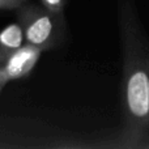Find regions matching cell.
Wrapping results in <instances>:
<instances>
[{
  "label": "cell",
  "mask_w": 149,
  "mask_h": 149,
  "mask_svg": "<svg viewBox=\"0 0 149 149\" xmlns=\"http://www.w3.org/2000/svg\"><path fill=\"white\" fill-rule=\"evenodd\" d=\"M68 0H41V4L52 10H64Z\"/></svg>",
  "instance_id": "5"
},
{
  "label": "cell",
  "mask_w": 149,
  "mask_h": 149,
  "mask_svg": "<svg viewBox=\"0 0 149 149\" xmlns=\"http://www.w3.org/2000/svg\"><path fill=\"white\" fill-rule=\"evenodd\" d=\"M42 51L30 45L25 43L22 47L13 52L0 67V79L5 82L28 76L34 70Z\"/></svg>",
  "instance_id": "3"
},
{
  "label": "cell",
  "mask_w": 149,
  "mask_h": 149,
  "mask_svg": "<svg viewBox=\"0 0 149 149\" xmlns=\"http://www.w3.org/2000/svg\"><path fill=\"white\" fill-rule=\"evenodd\" d=\"M0 9H8L7 0H0Z\"/></svg>",
  "instance_id": "7"
},
{
  "label": "cell",
  "mask_w": 149,
  "mask_h": 149,
  "mask_svg": "<svg viewBox=\"0 0 149 149\" xmlns=\"http://www.w3.org/2000/svg\"><path fill=\"white\" fill-rule=\"evenodd\" d=\"M25 45L22 26L18 21L12 22L0 31V67L4 62Z\"/></svg>",
  "instance_id": "4"
},
{
  "label": "cell",
  "mask_w": 149,
  "mask_h": 149,
  "mask_svg": "<svg viewBox=\"0 0 149 149\" xmlns=\"http://www.w3.org/2000/svg\"><path fill=\"white\" fill-rule=\"evenodd\" d=\"M26 0H7L8 9H17L20 5H22Z\"/></svg>",
  "instance_id": "6"
},
{
  "label": "cell",
  "mask_w": 149,
  "mask_h": 149,
  "mask_svg": "<svg viewBox=\"0 0 149 149\" xmlns=\"http://www.w3.org/2000/svg\"><path fill=\"white\" fill-rule=\"evenodd\" d=\"M17 21L22 26L25 43L42 52L58 47L65 38L64 10H52L43 4L25 1L17 8Z\"/></svg>",
  "instance_id": "2"
},
{
  "label": "cell",
  "mask_w": 149,
  "mask_h": 149,
  "mask_svg": "<svg viewBox=\"0 0 149 149\" xmlns=\"http://www.w3.org/2000/svg\"><path fill=\"white\" fill-rule=\"evenodd\" d=\"M123 50L122 102L127 132L134 140L149 131V38L132 0L118 1Z\"/></svg>",
  "instance_id": "1"
},
{
  "label": "cell",
  "mask_w": 149,
  "mask_h": 149,
  "mask_svg": "<svg viewBox=\"0 0 149 149\" xmlns=\"http://www.w3.org/2000/svg\"><path fill=\"white\" fill-rule=\"evenodd\" d=\"M5 85H7V82H5V81H3V80L0 79V93H1V90L4 89V86H5Z\"/></svg>",
  "instance_id": "8"
}]
</instances>
